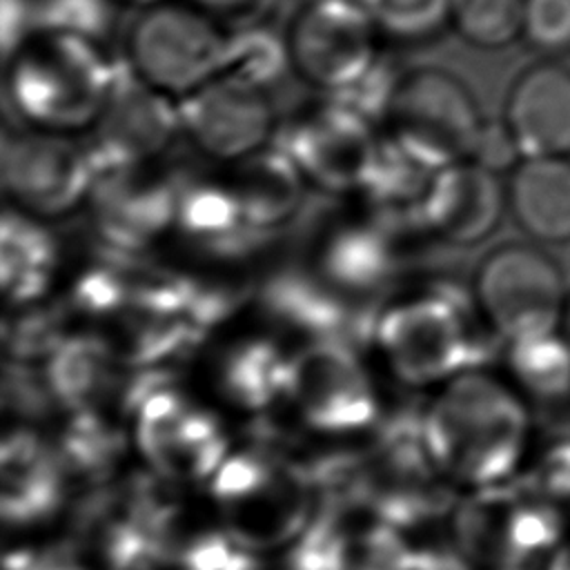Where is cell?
<instances>
[{
    "label": "cell",
    "instance_id": "ffe728a7",
    "mask_svg": "<svg viewBox=\"0 0 570 570\" xmlns=\"http://www.w3.org/2000/svg\"><path fill=\"white\" fill-rule=\"evenodd\" d=\"M528 45L548 56L570 51V0H525L523 36Z\"/></svg>",
    "mask_w": 570,
    "mask_h": 570
},
{
    "label": "cell",
    "instance_id": "d4e9b609",
    "mask_svg": "<svg viewBox=\"0 0 570 570\" xmlns=\"http://www.w3.org/2000/svg\"><path fill=\"white\" fill-rule=\"evenodd\" d=\"M561 327L570 341V294H568V303H566V312H563V321H561Z\"/></svg>",
    "mask_w": 570,
    "mask_h": 570
},
{
    "label": "cell",
    "instance_id": "5b68a950",
    "mask_svg": "<svg viewBox=\"0 0 570 570\" xmlns=\"http://www.w3.org/2000/svg\"><path fill=\"white\" fill-rule=\"evenodd\" d=\"M563 510L521 485H485L454 514V543L468 563L521 570L566 541Z\"/></svg>",
    "mask_w": 570,
    "mask_h": 570
},
{
    "label": "cell",
    "instance_id": "8fae6325",
    "mask_svg": "<svg viewBox=\"0 0 570 570\" xmlns=\"http://www.w3.org/2000/svg\"><path fill=\"white\" fill-rule=\"evenodd\" d=\"M503 125L521 158H570V69L537 62L510 85Z\"/></svg>",
    "mask_w": 570,
    "mask_h": 570
},
{
    "label": "cell",
    "instance_id": "e0dca14e",
    "mask_svg": "<svg viewBox=\"0 0 570 570\" xmlns=\"http://www.w3.org/2000/svg\"><path fill=\"white\" fill-rule=\"evenodd\" d=\"M508 370L525 394L543 403H557L570 396V341L550 332L508 347Z\"/></svg>",
    "mask_w": 570,
    "mask_h": 570
},
{
    "label": "cell",
    "instance_id": "44dd1931",
    "mask_svg": "<svg viewBox=\"0 0 570 570\" xmlns=\"http://www.w3.org/2000/svg\"><path fill=\"white\" fill-rule=\"evenodd\" d=\"M523 485L561 510L570 508V432L552 439Z\"/></svg>",
    "mask_w": 570,
    "mask_h": 570
},
{
    "label": "cell",
    "instance_id": "7c38bea8",
    "mask_svg": "<svg viewBox=\"0 0 570 570\" xmlns=\"http://www.w3.org/2000/svg\"><path fill=\"white\" fill-rule=\"evenodd\" d=\"M423 207L436 236L454 245H476L501 225L508 196L492 169L465 160L432 176Z\"/></svg>",
    "mask_w": 570,
    "mask_h": 570
},
{
    "label": "cell",
    "instance_id": "ac0fdd59",
    "mask_svg": "<svg viewBox=\"0 0 570 570\" xmlns=\"http://www.w3.org/2000/svg\"><path fill=\"white\" fill-rule=\"evenodd\" d=\"M525 0H452L450 27L470 47L499 51L523 36Z\"/></svg>",
    "mask_w": 570,
    "mask_h": 570
},
{
    "label": "cell",
    "instance_id": "7a4b0ae2",
    "mask_svg": "<svg viewBox=\"0 0 570 570\" xmlns=\"http://www.w3.org/2000/svg\"><path fill=\"white\" fill-rule=\"evenodd\" d=\"M7 82L20 118L58 136L98 122L114 94L96 42L62 31H45L38 40L18 45Z\"/></svg>",
    "mask_w": 570,
    "mask_h": 570
},
{
    "label": "cell",
    "instance_id": "7402d4cb",
    "mask_svg": "<svg viewBox=\"0 0 570 570\" xmlns=\"http://www.w3.org/2000/svg\"><path fill=\"white\" fill-rule=\"evenodd\" d=\"M272 474L274 470L267 463L252 456H240L229 461L218 472L214 481V492L223 503H232L258 490Z\"/></svg>",
    "mask_w": 570,
    "mask_h": 570
},
{
    "label": "cell",
    "instance_id": "277c9868",
    "mask_svg": "<svg viewBox=\"0 0 570 570\" xmlns=\"http://www.w3.org/2000/svg\"><path fill=\"white\" fill-rule=\"evenodd\" d=\"M229 36L189 0L140 9L125 38L134 80L167 98H187L225 69Z\"/></svg>",
    "mask_w": 570,
    "mask_h": 570
},
{
    "label": "cell",
    "instance_id": "52a82bcc",
    "mask_svg": "<svg viewBox=\"0 0 570 570\" xmlns=\"http://www.w3.org/2000/svg\"><path fill=\"white\" fill-rule=\"evenodd\" d=\"M379 29L363 0H303L285 31L287 65L314 89L338 94L376 65Z\"/></svg>",
    "mask_w": 570,
    "mask_h": 570
},
{
    "label": "cell",
    "instance_id": "603a6c76",
    "mask_svg": "<svg viewBox=\"0 0 570 570\" xmlns=\"http://www.w3.org/2000/svg\"><path fill=\"white\" fill-rule=\"evenodd\" d=\"M198 9L207 11L212 18L223 20V18H245L249 16L252 7L258 0H189Z\"/></svg>",
    "mask_w": 570,
    "mask_h": 570
},
{
    "label": "cell",
    "instance_id": "cb8c5ba5",
    "mask_svg": "<svg viewBox=\"0 0 570 570\" xmlns=\"http://www.w3.org/2000/svg\"><path fill=\"white\" fill-rule=\"evenodd\" d=\"M122 4H129V7H138V9H147V7H154L158 2H165V0H118Z\"/></svg>",
    "mask_w": 570,
    "mask_h": 570
},
{
    "label": "cell",
    "instance_id": "d6986e66",
    "mask_svg": "<svg viewBox=\"0 0 570 570\" xmlns=\"http://www.w3.org/2000/svg\"><path fill=\"white\" fill-rule=\"evenodd\" d=\"M381 36L416 42L450 27L452 0H363Z\"/></svg>",
    "mask_w": 570,
    "mask_h": 570
},
{
    "label": "cell",
    "instance_id": "ba28073f",
    "mask_svg": "<svg viewBox=\"0 0 570 570\" xmlns=\"http://www.w3.org/2000/svg\"><path fill=\"white\" fill-rule=\"evenodd\" d=\"M180 131L205 156L236 163L258 154L274 127L263 89L220 73L180 100Z\"/></svg>",
    "mask_w": 570,
    "mask_h": 570
},
{
    "label": "cell",
    "instance_id": "4fadbf2b",
    "mask_svg": "<svg viewBox=\"0 0 570 570\" xmlns=\"http://www.w3.org/2000/svg\"><path fill=\"white\" fill-rule=\"evenodd\" d=\"M508 212L532 240L570 243V158H521L508 187Z\"/></svg>",
    "mask_w": 570,
    "mask_h": 570
},
{
    "label": "cell",
    "instance_id": "5bb4252c",
    "mask_svg": "<svg viewBox=\"0 0 570 570\" xmlns=\"http://www.w3.org/2000/svg\"><path fill=\"white\" fill-rule=\"evenodd\" d=\"M229 534L249 546H269L296 534L307 519V488L296 474L276 472L252 494L225 503Z\"/></svg>",
    "mask_w": 570,
    "mask_h": 570
},
{
    "label": "cell",
    "instance_id": "2e32d148",
    "mask_svg": "<svg viewBox=\"0 0 570 570\" xmlns=\"http://www.w3.org/2000/svg\"><path fill=\"white\" fill-rule=\"evenodd\" d=\"M167 100V96L156 94L140 82L125 96L114 89L98 122L109 134V142L125 149V156L154 151L169 140L174 127L180 129V120L178 116H171Z\"/></svg>",
    "mask_w": 570,
    "mask_h": 570
},
{
    "label": "cell",
    "instance_id": "8992f818",
    "mask_svg": "<svg viewBox=\"0 0 570 570\" xmlns=\"http://www.w3.org/2000/svg\"><path fill=\"white\" fill-rule=\"evenodd\" d=\"M566 303L559 265L534 245H499L476 267V312L508 343L557 332Z\"/></svg>",
    "mask_w": 570,
    "mask_h": 570
},
{
    "label": "cell",
    "instance_id": "6da1fadb",
    "mask_svg": "<svg viewBox=\"0 0 570 570\" xmlns=\"http://www.w3.org/2000/svg\"><path fill=\"white\" fill-rule=\"evenodd\" d=\"M530 428V412L508 383L483 372H461L425 414L423 443L436 465L485 488L517 470Z\"/></svg>",
    "mask_w": 570,
    "mask_h": 570
},
{
    "label": "cell",
    "instance_id": "9a60e30c",
    "mask_svg": "<svg viewBox=\"0 0 570 570\" xmlns=\"http://www.w3.org/2000/svg\"><path fill=\"white\" fill-rule=\"evenodd\" d=\"M62 470L31 436L7 439L2 450V514L9 523H33L56 512Z\"/></svg>",
    "mask_w": 570,
    "mask_h": 570
},
{
    "label": "cell",
    "instance_id": "9c48e42d",
    "mask_svg": "<svg viewBox=\"0 0 570 570\" xmlns=\"http://www.w3.org/2000/svg\"><path fill=\"white\" fill-rule=\"evenodd\" d=\"M89 160L69 136L31 129L9 134L2 151V180L16 207L33 216H65L89 194Z\"/></svg>",
    "mask_w": 570,
    "mask_h": 570
},
{
    "label": "cell",
    "instance_id": "484cf974",
    "mask_svg": "<svg viewBox=\"0 0 570 570\" xmlns=\"http://www.w3.org/2000/svg\"><path fill=\"white\" fill-rule=\"evenodd\" d=\"M568 570H570V568H568Z\"/></svg>",
    "mask_w": 570,
    "mask_h": 570
},
{
    "label": "cell",
    "instance_id": "3957f363",
    "mask_svg": "<svg viewBox=\"0 0 570 570\" xmlns=\"http://www.w3.org/2000/svg\"><path fill=\"white\" fill-rule=\"evenodd\" d=\"M392 145L428 171L472 160L485 127L472 89L441 67H416L385 98Z\"/></svg>",
    "mask_w": 570,
    "mask_h": 570
},
{
    "label": "cell",
    "instance_id": "30bf717a",
    "mask_svg": "<svg viewBox=\"0 0 570 570\" xmlns=\"http://www.w3.org/2000/svg\"><path fill=\"white\" fill-rule=\"evenodd\" d=\"M292 163L323 189H354L379 167V147L367 120L352 109H316L294 129Z\"/></svg>",
    "mask_w": 570,
    "mask_h": 570
}]
</instances>
